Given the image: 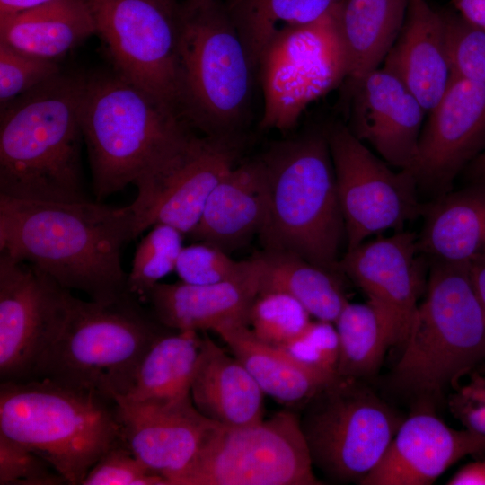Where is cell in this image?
<instances>
[{
    "label": "cell",
    "mask_w": 485,
    "mask_h": 485,
    "mask_svg": "<svg viewBox=\"0 0 485 485\" xmlns=\"http://www.w3.org/2000/svg\"><path fill=\"white\" fill-rule=\"evenodd\" d=\"M138 236L130 205L36 201L0 195V254L27 261L96 302L125 294L121 251Z\"/></svg>",
    "instance_id": "obj_1"
},
{
    "label": "cell",
    "mask_w": 485,
    "mask_h": 485,
    "mask_svg": "<svg viewBox=\"0 0 485 485\" xmlns=\"http://www.w3.org/2000/svg\"><path fill=\"white\" fill-rule=\"evenodd\" d=\"M80 121L100 202L168 163L195 136L176 110L116 70L83 78Z\"/></svg>",
    "instance_id": "obj_2"
},
{
    "label": "cell",
    "mask_w": 485,
    "mask_h": 485,
    "mask_svg": "<svg viewBox=\"0 0 485 485\" xmlns=\"http://www.w3.org/2000/svg\"><path fill=\"white\" fill-rule=\"evenodd\" d=\"M83 77L58 75L1 107L0 195L88 200L81 170Z\"/></svg>",
    "instance_id": "obj_3"
},
{
    "label": "cell",
    "mask_w": 485,
    "mask_h": 485,
    "mask_svg": "<svg viewBox=\"0 0 485 485\" xmlns=\"http://www.w3.org/2000/svg\"><path fill=\"white\" fill-rule=\"evenodd\" d=\"M163 328L129 293L96 302L67 290L30 378L50 379L114 401L128 392L141 359Z\"/></svg>",
    "instance_id": "obj_4"
},
{
    "label": "cell",
    "mask_w": 485,
    "mask_h": 485,
    "mask_svg": "<svg viewBox=\"0 0 485 485\" xmlns=\"http://www.w3.org/2000/svg\"><path fill=\"white\" fill-rule=\"evenodd\" d=\"M262 159L268 205L259 236L264 250L295 254L340 271L345 226L327 135L278 143Z\"/></svg>",
    "instance_id": "obj_5"
},
{
    "label": "cell",
    "mask_w": 485,
    "mask_h": 485,
    "mask_svg": "<svg viewBox=\"0 0 485 485\" xmlns=\"http://www.w3.org/2000/svg\"><path fill=\"white\" fill-rule=\"evenodd\" d=\"M0 433L40 455L72 485L124 445L115 401L47 378L1 383Z\"/></svg>",
    "instance_id": "obj_6"
},
{
    "label": "cell",
    "mask_w": 485,
    "mask_h": 485,
    "mask_svg": "<svg viewBox=\"0 0 485 485\" xmlns=\"http://www.w3.org/2000/svg\"><path fill=\"white\" fill-rule=\"evenodd\" d=\"M403 345L392 384L422 400L457 389L485 361V313L471 263L435 262Z\"/></svg>",
    "instance_id": "obj_7"
},
{
    "label": "cell",
    "mask_w": 485,
    "mask_h": 485,
    "mask_svg": "<svg viewBox=\"0 0 485 485\" xmlns=\"http://www.w3.org/2000/svg\"><path fill=\"white\" fill-rule=\"evenodd\" d=\"M182 7L181 114L205 136L238 137L249 112L255 67L224 4Z\"/></svg>",
    "instance_id": "obj_8"
},
{
    "label": "cell",
    "mask_w": 485,
    "mask_h": 485,
    "mask_svg": "<svg viewBox=\"0 0 485 485\" xmlns=\"http://www.w3.org/2000/svg\"><path fill=\"white\" fill-rule=\"evenodd\" d=\"M402 420L360 380L340 376L299 417L313 465L342 483H359L377 465Z\"/></svg>",
    "instance_id": "obj_9"
},
{
    "label": "cell",
    "mask_w": 485,
    "mask_h": 485,
    "mask_svg": "<svg viewBox=\"0 0 485 485\" xmlns=\"http://www.w3.org/2000/svg\"><path fill=\"white\" fill-rule=\"evenodd\" d=\"M292 410L237 428L219 426L172 485H319Z\"/></svg>",
    "instance_id": "obj_10"
},
{
    "label": "cell",
    "mask_w": 485,
    "mask_h": 485,
    "mask_svg": "<svg viewBox=\"0 0 485 485\" xmlns=\"http://www.w3.org/2000/svg\"><path fill=\"white\" fill-rule=\"evenodd\" d=\"M84 1L115 70L181 114L182 4L176 0Z\"/></svg>",
    "instance_id": "obj_11"
},
{
    "label": "cell",
    "mask_w": 485,
    "mask_h": 485,
    "mask_svg": "<svg viewBox=\"0 0 485 485\" xmlns=\"http://www.w3.org/2000/svg\"><path fill=\"white\" fill-rule=\"evenodd\" d=\"M327 137L347 251L373 234L399 228L417 216L420 210L417 181L409 170L392 171L348 126L335 125Z\"/></svg>",
    "instance_id": "obj_12"
},
{
    "label": "cell",
    "mask_w": 485,
    "mask_h": 485,
    "mask_svg": "<svg viewBox=\"0 0 485 485\" xmlns=\"http://www.w3.org/2000/svg\"><path fill=\"white\" fill-rule=\"evenodd\" d=\"M124 445L172 485L220 426L202 415L191 396L115 401Z\"/></svg>",
    "instance_id": "obj_13"
},
{
    "label": "cell",
    "mask_w": 485,
    "mask_h": 485,
    "mask_svg": "<svg viewBox=\"0 0 485 485\" xmlns=\"http://www.w3.org/2000/svg\"><path fill=\"white\" fill-rule=\"evenodd\" d=\"M67 290L36 266L0 254L2 382L31 377L45 332Z\"/></svg>",
    "instance_id": "obj_14"
},
{
    "label": "cell",
    "mask_w": 485,
    "mask_h": 485,
    "mask_svg": "<svg viewBox=\"0 0 485 485\" xmlns=\"http://www.w3.org/2000/svg\"><path fill=\"white\" fill-rule=\"evenodd\" d=\"M428 114L410 172L417 182L444 188L485 149V84L452 77Z\"/></svg>",
    "instance_id": "obj_15"
},
{
    "label": "cell",
    "mask_w": 485,
    "mask_h": 485,
    "mask_svg": "<svg viewBox=\"0 0 485 485\" xmlns=\"http://www.w3.org/2000/svg\"><path fill=\"white\" fill-rule=\"evenodd\" d=\"M350 131L384 162L410 170L417 154L425 110L392 72L379 67L348 84Z\"/></svg>",
    "instance_id": "obj_16"
},
{
    "label": "cell",
    "mask_w": 485,
    "mask_h": 485,
    "mask_svg": "<svg viewBox=\"0 0 485 485\" xmlns=\"http://www.w3.org/2000/svg\"><path fill=\"white\" fill-rule=\"evenodd\" d=\"M485 453V436L446 425L429 409L403 419L361 485H429L458 460Z\"/></svg>",
    "instance_id": "obj_17"
},
{
    "label": "cell",
    "mask_w": 485,
    "mask_h": 485,
    "mask_svg": "<svg viewBox=\"0 0 485 485\" xmlns=\"http://www.w3.org/2000/svg\"><path fill=\"white\" fill-rule=\"evenodd\" d=\"M412 234L362 242L347 251L340 271L351 278L392 319L403 343L418 307L422 278Z\"/></svg>",
    "instance_id": "obj_18"
},
{
    "label": "cell",
    "mask_w": 485,
    "mask_h": 485,
    "mask_svg": "<svg viewBox=\"0 0 485 485\" xmlns=\"http://www.w3.org/2000/svg\"><path fill=\"white\" fill-rule=\"evenodd\" d=\"M239 153L238 137L196 136L158 179L149 228L165 224L183 234L191 233L212 191L236 165Z\"/></svg>",
    "instance_id": "obj_19"
},
{
    "label": "cell",
    "mask_w": 485,
    "mask_h": 485,
    "mask_svg": "<svg viewBox=\"0 0 485 485\" xmlns=\"http://www.w3.org/2000/svg\"><path fill=\"white\" fill-rule=\"evenodd\" d=\"M383 67L408 87L427 114L436 105L453 77L439 10L427 0H408L403 25Z\"/></svg>",
    "instance_id": "obj_20"
},
{
    "label": "cell",
    "mask_w": 485,
    "mask_h": 485,
    "mask_svg": "<svg viewBox=\"0 0 485 485\" xmlns=\"http://www.w3.org/2000/svg\"><path fill=\"white\" fill-rule=\"evenodd\" d=\"M258 278L257 267L254 275L239 280L207 285L159 282L146 299L153 316L167 329L216 331L226 325H248L259 293Z\"/></svg>",
    "instance_id": "obj_21"
},
{
    "label": "cell",
    "mask_w": 485,
    "mask_h": 485,
    "mask_svg": "<svg viewBox=\"0 0 485 485\" xmlns=\"http://www.w3.org/2000/svg\"><path fill=\"white\" fill-rule=\"evenodd\" d=\"M267 205V174L261 156L235 165L220 181L189 235L196 242L231 251L260 234Z\"/></svg>",
    "instance_id": "obj_22"
},
{
    "label": "cell",
    "mask_w": 485,
    "mask_h": 485,
    "mask_svg": "<svg viewBox=\"0 0 485 485\" xmlns=\"http://www.w3.org/2000/svg\"><path fill=\"white\" fill-rule=\"evenodd\" d=\"M263 394L246 367L229 356L207 334L190 386L198 410L225 428H237L264 419Z\"/></svg>",
    "instance_id": "obj_23"
},
{
    "label": "cell",
    "mask_w": 485,
    "mask_h": 485,
    "mask_svg": "<svg viewBox=\"0 0 485 485\" xmlns=\"http://www.w3.org/2000/svg\"><path fill=\"white\" fill-rule=\"evenodd\" d=\"M408 0H339L334 9L348 84L380 67L404 22Z\"/></svg>",
    "instance_id": "obj_24"
},
{
    "label": "cell",
    "mask_w": 485,
    "mask_h": 485,
    "mask_svg": "<svg viewBox=\"0 0 485 485\" xmlns=\"http://www.w3.org/2000/svg\"><path fill=\"white\" fill-rule=\"evenodd\" d=\"M246 367L264 392L287 407L304 405L337 376L298 363L281 348L260 340L247 324H233L216 331Z\"/></svg>",
    "instance_id": "obj_25"
},
{
    "label": "cell",
    "mask_w": 485,
    "mask_h": 485,
    "mask_svg": "<svg viewBox=\"0 0 485 485\" xmlns=\"http://www.w3.org/2000/svg\"><path fill=\"white\" fill-rule=\"evenodd\" d=\"M96 33L84 0H50L0 19V42L56 60Z\"/></svg>",
    "instance_id": "obj_26"
},
{
    "label": "cell",
    "mask_w": 485,
    "mask_h": 485,
    "mask_svg": "<svg viewBox=\"0 0 485 485\" xmlns=\"http://www.w3.org/2000/svg\"><path fill=\"white\" fill-rule=\"evenodd\" d=\"M418 246L435 262L468 264L485 254V186L445 197L429 210Z\"/></svg>",
    "instance_id": "obj_27"
},
{
    "label": "cell",
    "mask_w": 485,
    "mask_h": 485,
    "mask_svg": "<svg viewBox=\"0 0 485 485\" xmlns=\"http://www.w3.org/2000/svg\"><path fill=\"white\" fill-rule=\"evenodd\" d=\"M253 259L259 272L258 294L286 293L311 316L333 323L348 303L335 272L288 252L264 250Z\"/></svg>",
    "instance_id": "obj_28"
},
{
    "label": "cell",
    "mask_w": 485,
    "mask_h": 485,
    "mask_svg": "<svg viewBox=\"0 0 485 485\" xmlns=\"http://www.w3.org/2000/svg\"><path fill=\"white\" fill-rule=\"evenodd\" d=\"M201 340L196 331H164L144 355L131 388L120 398L154 401L190 396Z\"/></svg>",
    "instance_id": "obj_29"
},
{
    "label": "cell",
    "mask_w": 485,
    "mask_h": 485,
    "mask_svg": "<svg viewBox=\"0 0 485 485\" xmlns=\"http://www.w3.org/2000/svg\"><path fill=\"white\" fill-rule=\"evenodd\" d=\"M339 0H230L225 9L256 68L278 38L327 16Z\"/></svg>",
    "instance_id": "obj_30"
},
{
    "label": "cell",
    "mask_w": 485,
    "mask_h": 485,
    "mask_svg": "<svg viewBox=\"0 0 485 485\" xmlns=\"http://www.w3.org/2000/svg\"><path fill=\"white\" fill-rule=\"evenodd\" d=\"M339 337L338 376L361 380L374 375L389 347L400 343L387 313L370 301L348 302L334 322Z\"/></svg>",
    "instance_id": "obj_31"
},
{
    "label": "cell",
    "mask_w": 485,
    "mask_h": 485,
    "mask_svg": "<svg viewBox=\"0 0 485 485\" xmlns=\"http://www.w3.org/2000/svg\"><path fill=\"white\" fill-rule=\"evenodd\" d=\"M137 247L131 269L128 274L127 290L140 299L166 275L175 270L181 251L183 234L165 225L155 224Z\"/></svg>",
    "instance_id": "obj_32"
},
{
    "label": "cell",
    "mask_w": 485,
    "mask_h": 485,
    "mask_svg": "<svg viewBox=\"0 0 485 485\" xmlns=\"http://www.w3.org/2000/svg\"><path fill=\"white\" fill-rule=\"evenodd\" d=\"M310 313L294 297L282 292L258 294L248 326L262 341L281 348L298 336L311 322Z\"/></svg>",
    "instance_id": "obj_33"
},
{
    "label": "cell",
    "mask_w": 485,
    "mask_h": 485,
    "mask_svg": "<svg viewBox=\"0 0 485 485\" xmlns=\"http://www.w3.org/2000/svg\"><path fill=\"white\" fill-rule=\"evenodd\" d=\"M439 12L453 77L485 84V31L466 22L452 7Z\"/></svg>",
    "instance_id": "obj_34"
},
{
    "label": "cell",
    "mask_w": 485,
    "mask_h": 485,
    "mask_svg": "<svg viewBox=\"0 0 485 485\" xmlns=\"http://www.w3.org/2000/svg\"><path fill=\"white\" fill-rule=\"evenodd\" d=\"M175 271L185 283L207 285L247 278L257 272V265L253 258L237 261L225 251L198 242L181 249Z\"/></svg>",
    "instance_id": "obj_35"
},
{
    "label": "cell",
    "mask_w": 485,
    "mask_h": 485,
    "mask_svg": "<svg viewBox=\"0 0 485 485\" xmlns=\"http://www.w3.org/2000/svg\"><path fill=\"white\" fill-rule=\"evenodd\" d=\"M60 72L56 60L31 56L0 42V106Z\"/></svg>",
    "instance_id": "obj_36"
},
{
    "label": "cell",
    "mask_w": 485,
    "mask_h": 485,
    "mask_svg": "<svg viewBox=\"0 0 485 485\" xmlns=\"http://www.w3.org/2000/svg\"><path fill=\"white\" fill-rule=\"evenodd\" d=\"M279 348L312 370L338 375L339 337L333 322L311 321L298 336Z\"/></svg>",
    "instance_id": "obj_37"
},
{
    "label": "cell",
    "mask_w": 485,
    "mask_h": 485,
    "mask_svg": "<svg viewBox=\"0 0 485 485\" xmlns=\"http://www.w3.org/2000/svg\"><path fill=\"white\" fill-rule=\"evenodd\" d=\"M67 483L44 458L0 433L1 485H57Z\"/></svg>",
    "instance_id": "obj_38"
},
{
    "label": "cell",
    "mask_w": 485,
    "mask_h": 485,
    "mask_svg": "<svg viewBox=\"0 0 485 485\" xmlns=\"http://www.w3.org/2000/svg\"><path fill=\"white\" fill-rule=\"evenodd\" d=\"M81 485H168L125 445L107 452L88 472Z\"/></svg>",
    "instance_id": "obj_39"
},
{
    "label": "cell",
    "mask_w": 485,
    "mask_h": 485,
    "mask_svg": "<svg viewBox=\"0 0 485 485\" xmlns=\"http://www.w3.org/2000/svg\"><path fill=\"white\" fill-rule=\"evenodd\" d=\"M454 391L448 400L451 413L467 429L485 436V404L466 397L457 390Z\"/></svg>",
    "instance_id": "obj_40"
},
{
    "label": "cell",
    "mask_w": 485,
    "mask_h": 485,
    "mask_svg": "<svg viewBox=\"0 0 485 485\" xmlns=\"http://www.w3.org/2000/svg\"><path fill=\"white\" fill-rule=\"evenodd\" d=\"M450 4L466 22L485 31V0H451Z\"/></svg>",
    "instance_id": "obj_41"
},
{
    "label": "cell",
    "mask_w": 485,
    "mask_h": 485,
    "mask_svg": "<svg viewBox=\"0 0 485 485\" xmlns=\"http://www.w3.org/2000/svg\"><path fill=\"white\" fill-rule=\"evenodd\" d=\"M448 485H485V460L469 463L446 482Z\"/></svg>",
    "instance_id": "obj_42"
},
{
    "label": "cell",
    "mask_w": 485,
    "mask_h": 485,
    "mask_svg": "<svg viewBox=\"0 0 485 485\" xmlns=\"http://www.w3.org/2000/svg\"><path fill=\"white\" fill-rule=\"evenodd\" d=\"M455 390L473 401L485 404V375L478 372L472 371L468 383Z\"/></svg>",
    "instance_id": "obj_43"
},
{
    "label": "cell",
    "mask_w": 485,
    "mask_h": 485,
    "mask_svg": "<svg viewBox=\"0 0 485 485\" xmlns=\"http://www.w3.org/2000/svg\"><path fill=\"white\" fill-rule=\"evenodd\" d=\"M472 277L485 313V254L471 263Z\"/></svg>",
    "instance_id": "obj_44"
},
{
    "label": "cell",
    "mask_w": 485,
    "mask_h": 485,
    "mask_svg": "<svg viewBox=\"0 0 485 485\" xmlns=\"http://www.w3.org/2000/svg\"><path fill=\"white\" fill-rule=\"evenodd\" d=\"M50 0H0V19Z\"/></svg>",
    "instance_id": "obj_45"
},
{
    "label": "cell",
    "mask_w": 485,
    "mask_h": 485,
    "mask_svg": "<svg viewBox=\"0 0 485 485\" xmlns=\"http://www.w3.org/2000/svg\"><path fill=\"white\" fill-rule=\"evenodd\" d=\"M471 169L474 176L485 181V149L472 162Z\"/></svg>",
    "instance_id": "obj_46"
},
{
    "label": "cell",
    "mask_w": 485,
    "mask_h": 485,
    "mask_svg": "<svg viewBox=\"0 0 485 485\" xmlns=\"http://www.w3.org/2000/svg\"><path fill=\"white\" fill-rule=\"evenodd\" d=\"M212 1L214 0H183L182 4L187 8H192Z\"/></svg>",
    "instance_id": "obj_47"
}]
</instances>
